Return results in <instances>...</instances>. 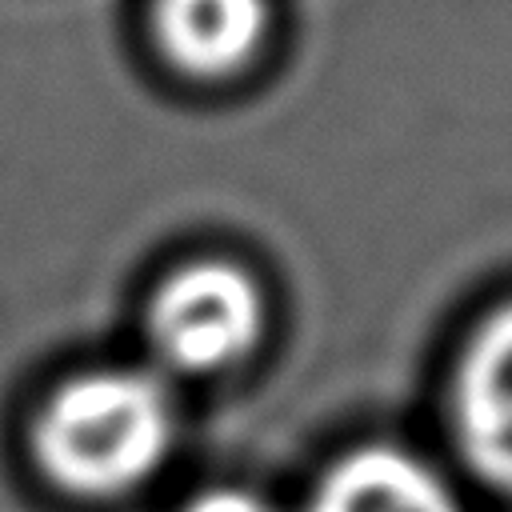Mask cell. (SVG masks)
Returning <instances> with one entry per match:
<instances>
[{
    "label": "cell",
    "instance_id": "obj_1",
    "mask_svg": "<svg viewBox=\"0 0 512 512\" xmlns=\"http://www.w3.org/2000/svg\"><path fill=\"white\" fill-rule=\"evenodd\" d=\"M176 440V404L144 368H96L64 380L32 424V456L76 496H116L152 476Z\"/></svg>",
    "mask_w": 512,
    "mask_h": 512
},
{
    "label": "cell",
    "instance_id": "obj_2",
    "mask_svg": "<svg viewBox=\"0 0 512 512\" xmlns=\"http://www.w3.org/2000/svg\"><path fill=\"white\" fill-rule=\"evenodd\" d=\"M264 328L260 284L232 260L176 268L148 304V340L180 372H220L248 356Z\"/></svg>",
    "mask_w": 512,
    "mask_h": 512
},
{
    "label": "cell",
    "instance_id": "obj_3",
    "mask_svg": "<svg viewBox=\"0 0 512 512\" xmlns=\"http://www.w3.org/2000/svg\"><path fill=\"white\" fill-rule=\"evenodd\" d=\"M448 424L464 464L488 488L512 496V304L488 312L460 348Z\"/></svg>",
    "mask_w": 512,
    "mask_h": 512
},
{
    "label": "cell",
    "instance_id": "obj_4",
    "mask_svg": "<svg viewBox=\"0 0 512 512\" xmlns=\"http://www.w3.org/2000/svg\"><path fill=\"white\" fill-rule=\"evenodd\" d=\"M308 512H464V504L416 452L364 444L316 480Z\"/></svg>",
    "mask_w": 512,
    "mask_h": 512
},
{
    "label": "cell",
    "instance_id": "obj_5",
    "mask_svg": "<svg viewBox=\"0 0 512 512\" xmlns=\"http://www.w3.org/2000/svg\"><path fill=\"white\" fill-rule=\"evenodd\" d=\"M164 56L192 76L236 72L268 36V0H152Z\"/></svg>",
    "mask_w": 512,
    "mask_h": 512
},
{
    "label": "cell",
    "instance_id": "obj_6",
    "mask_svg": "<svg viewBox=\"0 0 512 512\" xmlns=\"http://www.w3.org/2000/svg\"><path fill=\"white\" fill-rule=\"evenodd\" d=\"M180 512H276L260 492L252 488H236V484H220V488H204L196 492Z\"/></svg>",
    "mask_w": 512,
    "mask_h": 512
}]
</instances>
